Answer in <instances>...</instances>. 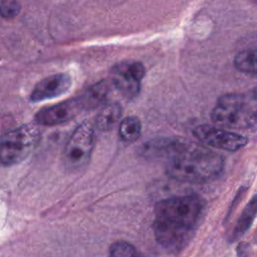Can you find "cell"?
<instances>
[{
  "mask_svg": "<svg viewBox=\"0 0 257 257\" xmlns=\"http://www.w3.org/2000/svg\"><path fill=\"white\" fill-rule=\"evenodd\" d=\"M82 110H84V106L78 96L43 107L35 114V121L38 124L46 126L59 125L70 121Z\"/></svg>",
  "mask_w": 257,
  "mask_h": 257,
  "instance_id": "obj_8",
  "label": "cell"
},
{
  "mask_svg": "<svg viewBox=\"0 0 257 257\" xmlns=\"http://www.w3.org/2000/svg\"><path fill=\"white\" fill-rule=\"evenodd\" d=\"M145 67L139 61L126 60L117 63L110 71V83L122 96L135 98L141 90Z\"/></svg>",
  "mask_w": 257,
  "mask_h": 257,
  "instance_id": "obj_6",
  "label": "cell"
},
{
  "mask_svg": "<svg viewBox=\"0 0 257 257\" xmlns=\"http://www.w3.org/2000/svg\"><path fill=\"white\" fill-rule=\"evenodd\" d=\"M256 215V197L254 196L251 201L244 208L241 216L239 217L237 223L234 226V229L231 233V240H236L242 236L251 226Z\"/></svg>",
  "mask_w": 257,
  "mask_h": 257,
  "instance_id": "obj_13",
  "label": "cell"
},
{
  "mask_svg": "<svg viewBox=\"0 0 257 257\" xmlns=\"http://www.w3.org/2000/svg\"><path fill=\"white\" fill-rule=\"evenodd\" d=\"M118 135L122 142L132 144L138 141L142 135V122L135 115L126 116L118 122Z\"/></svg>",
  "mask_w": 257,
  "mask_h": 257,
  "instance_id": "obj_12",
  "label": "cell"
},
{
  "mask_svg": "<svg viewBox=\"0 0 257 257\" xmlns=\"http://www.w3.org/2000/svg\"><path fill=\"white\" fill-rule=\"evenodd\" d=\"M204 211V203L197 196H176L156 204L154 234L166 250L179 252L191 241Z\"/></svg>",
  "mask_w": 257,
  "mask_h": 257,
  "instance_id": "obj_1",
  "label": "cell"
},
{
  "mask_svg": "<svg viewBox=\"0 0 257 257\" xmlns=\"http://www.w3.org/2000/svg\"><path fill=\"white\" fill-rule=\"evenodd\" d=\"M122 113L121 105L117 102L105 104L98 112L95 119V126L99 131H110L120 120Z\"/></svg>",
  "mask_w": 257,
  "mask_h": 257,
  "instance_id": "obj_11",
  "label": "cell"
},
{
  "mask_svg": "<svg viewBox=\"0 0 257 257\" xmlns=\"http://www.w3.org/2000/svg\"><path fill=\"white\" fill-rule=\"evenodd\" d=\"M71 82V77L67 73L49 75L35 84L29 98L32 102H39L58 97L68 91Z\"/></svg>",
  "mask_w": 257,
  "mask_h": 257,
  "instance_id": "obj_9",
  "label": "cell"
},
{
  "mask_svg": "<svg viewBox=\"0 0 257 257\" xmlns=\"http://www.w3.org/2000/svg\"><path fill=\"white\" fill-rule=\"evenodd\" d=\"M235 67L245 73H256V50L246 49L239 52L234 59Z\"/></svg>",
  "mask_w": 257,
  "mask_h": 257,
  "instance_id": "obj_14",
  "label": "cell"
},
{
  "mask_svg": "<svg viewBox=\"0 0 257 257\" xmlns=\"http://www.w3.org/2000/svg\"><path fill=\"white\" fill-rule=\"evenodd\" d=\"M107 257H144L141 252L131 243L118 240L113 242L107 253Z\"/></svg>",
  "mask_w": 257,
  "mask_h": 257,
  "instance_id": "obj_15",
  "label": "cell"
},
{
  "mask_svg": "<svg viewBox=\"0 0 257 257\" xmlns=\"http://www.w3.org/2000/svg\"><path fill=\"white\" fill-rule=\"evenodd\" d=\"M224 169V159L196 144L175 141L166 165L167 175L178 182L201 184L216 179Z\"/></svg>",
  "mask_w": 257,
  "mask_h": 257,
  "instance_id": "obj_2",
  "label": "cell"
},
{
  "mask_svg": "<svg viewBox=\"0 0 257 257\" xmlns=\"http://www.w3.org/2000/svg\"><path fill=\"white\" fill-rule=\"evenodd\" d=\"M193 134L202 144L228 152L238 151L248 143L245 136L216 125H198L193 130Z\"/></svg>",
  "mask_w": 257,
  "mask_h": 257,
  "instance_id": "obj_7",
  "label": "cell"
},
{
  "mask_svg": "<svg viewBox=\"0 0 257 257\" xmlns=\"http://www.w3.org/2000/svg\"><path fill=\"white\" fill-rule=\"evenodd\" d=\"M256 97L250 94L230 93L219 97L211 111L216 126L226 130L246 131L256 127Z\"/></svg>",
  "mask_w": 257,
  "mask_h": 257,
  "instance_id": "obj_3",
  "label": "cell"
},
{
  "mask_svg": "<svg viewBox=\"0 0 257 257\" xmlns=\"http://www.w3.org/2000/svg\"><path fill=\"white\" fill-rule=\"evenodd\" d=\"M21 11V4L18 0H0V16L11 20Z\"/></svg>",
  "mask_w": 257,
  "mask_h": 257,
  "instance_id": "obj_16",
  "label": "cell"
},
{
  "mask_svg": "<svg viewBox=\"0 0 257 257\" xmlns=\"http://www.w3.org/2000/svg\"><path fill=\"white\" fill-rule=\"evenodd\" d=\"M111 86L110 81L101 80L90 86L83 94L79 95L84 109H92L102 104L106 100Z\"/></svg>",
  "mask_w": 257,
  "mask_h": 257,
  "instance_id": "obj_10",
  "label": "cell"
},
{
  "mask_svg": "<svg viewBox=\"0 0 257 257\" xmlns=\"http://www.w3.org/2000/svg\"><path fill=\"white\" fill-rule=\"evenodd\" d=\"M37 125L28 123L10 130L0 137V165L13 166L23 162L39 145Z\"/></svg>",
  "mask_w": 257,
  "mask_h": 257,
  "instance_id": "obj_4",
  "label": "cell"
},
{
  "mask_svg": "<svg viewBox=\"0 0 257 257\" xmlns=\"http://www.w3.org/2000/svg\"><path fill=\"white\" fill-rule=\"evenodd\" d=\"M94 148V126L82 121L72 133L64 146L62 164L68 172H78L89 163Z\"/></svg>",
  "mask_w": 257,
  "mask_h": 257,
  "instance_id": "obj_5",
  "label": "cell"
}]
</instances>
